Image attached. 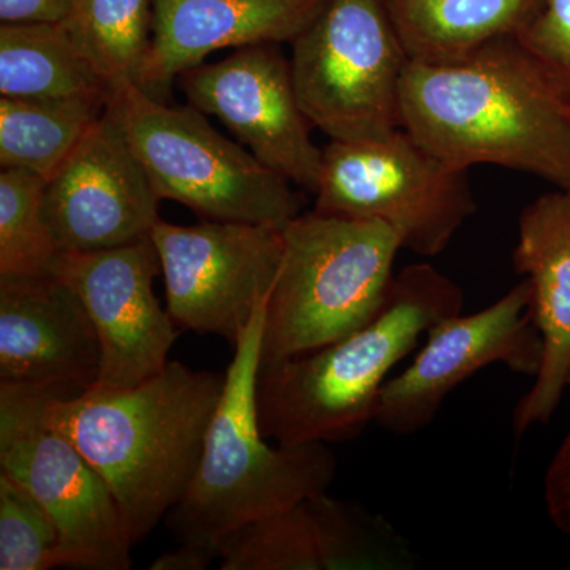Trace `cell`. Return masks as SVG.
<instances>
[{
    "label": "cell",
    "instance_id": "cell-1",
    "mask_svg": "<svg viewBox=\"0 0 570 570\" xmlns=\"http://www.w3.org/2000/svg\"><path fill=\"white\" fill-rule=\"evenodd\" d=\"M403 129L461 170L498 165L570 190V111L513 37L452 61L409 62Z\"/></svg>",
    "mask_w": 570,
    "mask_h": 570
},
{
    "label": "cell",
    "instance_id": "cell-2",
    "mask_svg": "<svg viewBox=\"0 0 570 570\" xmlns=\"http://www.w3.org/2000/svg\"><path fill=\"white\" fill-rule=\"evenodd\" d=\"M224 387L225 373L168 362L135 387L48 400V422L102 475L134 546L189 489Z\"/></svg>",
    "mask_w": 570,
    "mask_h": 570
},
{
    "label": "cell",
    "instance_id": "cell-3",
    "mask_svg": "<svg viewBox=\"0 0 570 570\" xmlns=\"http://www.w3.org/2000/svg\"><path fill=\"white\" fill-rule=\"evenodd\" d=\"M464 294L436 266L407 265L384 306L362 328L306 354L261 365L262 433L281 445L346 442L374 423L393 367L444 318L463 313Z\"/></svg>",
    "mask_w": 570,
    "mask_h": 570
},
{
    "label": "cell",
    "instance_id": "cell-4",
    "mask_svg": "<svg viewBox=\"0 0 570 570\" xmlns=\"http://www.w3.org/2000/svg\"><path fill=\"white\" fill-rule=\"evenodd\" d=\"M266 305L234 347L200 463L181 501L165 517L178 542L217 550L236 528L326 493L335 479L328 444L272 445L262 433L257 377Z\"/></svg>",
    "mask_w": 570,
    "mask_h": 570
},
{
    "label": "cell",
    "instance_id": "cell-5",
    "mask_svg": "<svg viewBox=\"0 0 570 570\" xmlns=\"http://www.w3.org/2000/svg\"><path fill=\"white\" fill-rule=\"evenodd\" d=\"M284 258L266 305L261 365L306 354L373 321L403 249L387 224L298 214L283 228Z\"/></svg>",
    "mask_w": 570,
    "mask_h": 570
},
{
    "label": "cell",
    "instance_id": "cell-6",
    "mask_svg": "<svg viewBox=\"0 0 570 570\" xmlns=\"http://www.w3.org/2000/svg\"><path fill=\"white\" fill-rule=\"evenodd\" d=\"M105 112L118 124L160 200L204 220L284 228L302 212L291 181L228 140L194 107H168L134 81L110 85Z\"/></svg>",
    "mask_w": 570,
    "mask_h": 570
},
{
    "label": "cell",
    "instance_id": "cell-7",
    "mask_svg": "<svg viewBox=\"0 0 570 570\" xmlns=\"http://www.w3.org/2000/svg\"><path fill=\"white\" fill-rule=\"evenodd\" d=\"M409 58L385 0H326L292 41L296 97L333 141H365L403 129Z\"/></svg>",
    "mask_w": 570,
    "mask_h": 570
},
{
    "label": "cell",
    "instance_id": "cell-8",
    "mask_svg": "<svg viewBox=\"0 0 570 570\" xmlns=\"http://www.w3.org/2000/svg\"><path fill=\"white\" fill-rule=\"evenodd\" d=\"M316 212L379 220L403 249L434 257L478 212L468 170L453 167L406 129L324 149Z\"/></svg>",
    "mask_w": 570,
    "mask_h": 570
},
{
    "label": "cell",
    "instance_id": "cell-9",
    "mask_svg": "<svg viewBox=\"0 0 570 570\" xmlns=\"http://www.w3.org/2000/svg\"><path fill=\"white\" fill-rule=\"evenodd\" d=\"M56 392L67 390L0 384V472L47 510L69 568L129 570L135 546L118 502L80 449L48 422Z\"/></svg>",
    "mask_w": 570,
    "mask_h": 570
},
{
    "label": "cell",
    "instance_id": "cell-10",
    "mask_svg": "<svg viewBox=\"0 0 570 570\" xmlns=\"http://www.w3.org/2000/svg\"><path fill=\"white\" fill-rule=\"evenodd\" d=\"M151 238L159 253L167 311L176 325L224 337L235 347L275 288L284 258L283 228L160 220Z\"/></svg>",
    "mask_w": 570,
    "mask_h": 570
},
{
    "label": "cell",
    "instance_id": "cell-11",
    "mask_svg": "<svg viewBox=\"0 0 570 570\" xmlns=\"http://www.w3.org/2000/svg\"><path fill=\"white\" fill-rule=\"evenodd\" d=\"M542 337L531 314L527 279L493 305L444 318L426 333V344L379 395L374 423L395 436L431 425L445 397L483 367L504 365L520 376H538Z\"/></svg>",
    "mask_w": 570,
    "mask_h": 570
},
{
    "label": "cell",
    "instance_id": "cell-12",
    "mask_svg": "<svg viewBox=\"0 0 570 570\" xmlns=\"http://www.w3.org/2000/svg\"><path fill=\"white\" fill-rule=\"evenodd\" d=\"M190 107L214 116L266 167L316 194L324 149L311 138L296 97L291 61L279 43L238 48L181 73Z\"/></svg>",
    "mask_w": 570,
    "mask_h": 570
},
{
    "label": "cell",
    "instance_id": "cell-13",
    "mask_svg": "<svg viewBox=\"0 0 570 570\" xmlns=\"http://www.w3.org/2000/svg\"><path fill=\"white\" fill-rule=\"evenodd\" d=\"M80 296L102 348L91 390L135 387L168 365L179 328L154 294L163 275L151 236L132 245L92 253H62L55 265Z\"/></svg>",
    "mask_w": 570,
    "mask_h": 570
},
{
    "label": "cell",
    "instance_id": "cell-14",
    "mask_svg": "<svg viewBox=\"0 0 570 570\" xmlns=\"http://www.w3.org/2000/svg\"><path fill=\"white\" fill-rule=\"evenodd\" d=\"M160 197L118 124L104 112L45 184L43 212L61 253L149 238Z\"/></svg>",
    "mask_w": 570,
    "mask_h": 570
},
{
    "label": "cell",
    "instance_id": "cell-15",
    "mask_svg": "<svg viewBox=\"0 0 570 570\" xmlns=\"http://www.w3.org/2000/svg\"><path fill=\"white\" fill-rule=\"evenodd\" d=\"M100 365L91 317L61 276H0V384L81 395Z\"/></svg>",
    "mask_w": 570,
    "mask_h": 570
},
{
    "label": "cell",
    "instance_id": "cell-16",
    "mask_svg": "<svg viewBox=\"0 0 570 570\" xmlns=\"http://www.w3.org/2000/svg\"><path fill=\"white\" fill-rule=\"evenodd\" d=\"M513 268L531 285V314L542 337L534 384L513 407L515 441L557 414L570 382V190L540 195L519 217Z\"/></svg>",
    "mask_w": 570,
    "mask_h": 570
},
{
    "label": "cell",
    "instance_id": "cell-17",
    "mask_svg": "<svg viewBox=\"0 0 570 570\" xmlns=\"http://www.w3.org/2000/svg\"><path fill=\"white\" fill-rule=\"evenodd\" d=\"M153 39L135 85L165 102L176 78L223 48L292 43L326 0H153Z\"/></svg>",
    "mask_w": 570,
    "mask_h": 570
},
{
    "label": "cell",
    "instance_id": "cell-18",
    "mask_svg": "<svg viewBox=\"0 0 570 570\" xmlns=\"http://www.w3.org/2000/svg\"><path fill=\"white\" fill-rule=\"evenodd\" d=\"M538 0H385L412 61L463 58L490 41L513 37Z\"/></svg>",
    "mask_w": 570,
    "mask_h": 570
},
{
    "label": "cell",
    "instance_id": "cell-19",
    "mask_svg": "<svg viewBox=\"0 0 570 570\" xmlns=\"http://www.w3.org/2000/svg\"><path fill=\"white\" fill-rule=\"evenodd\" d=\"M110 85L78 51L62 24H2L0 97L24 100H99Z\"/></svg>",
    "mask_w": 570,
    "mask_h": 570
},
{
    "label": "cell",
    "instance_id": "cell-20",
    "mask_svg": "<svg viewBox=\"0 0 570 570\" xmlns=\"http://www.w3.org/2000/svg\"><path fill=\"white\" fill-rule=\"evenodd\" d=\"M105 108L99 100L0 97V165L50 178Z\"/></svg>",
    "mask_w": 570,
    "mask_h": 570
},
{
    "label": "cell",
    "instance_id": "cell-21",
    "mask_svg": "<svg viewBox=\"0 0 570 570\" xmlns=\"http://www.w3.org/2000/svg\"><path fill=\"white\" fill-rule=\"evenodd\" d=\"M153 0H75L62 22L108 85L137 80L153 39Z\"/></svg>",
    "mask_w": 570,
    "mask_h": 570
},
{
    "label": "cell",
    "instance_id": "cell-22",
    "mask_svg": "<svg viewBox=\"0 0 570 570\" xmlns=\"http://www.w3.org/2000/svg\"><path fill=\"white\" fill-rule=\"evenodd\" d=\"M321 546L322 570L407 569L415 558L406 540L377 513L326 493L306 499Z\"/></svg>",
    "mask_w": 570,
    "mask_h": 570
},
{
    "label": "cell",
    "instance_id": "cell-23",
    "mask_svg": "<svg viewBox=\"0 0 570 570\" xmlns=\"http://www.w3.org/2000/svg\"><path fill=\"white\" fill-rule=\"evenodd\" d=\"M45 184L32 171H0V276L55 273L62 253L45 217Z\"/></svg>",
    "mask_w": 570,
    "mask_h": 570
},
{
    "label": "cell",
    "instance_id": "cell-24",
    "mask_svg": "<svg viewBox=\"0 0 570 570\" xmlns=\"http://www.w3.org/2000/svg\"><path fill=\"white\" fill-rule=\"evenodd\" d=\"M223 570H322L316 524L306 501L247 521L220 540Z\"/></svg>",
    "mask_w": 570,
    "mask_h": 570
},
{
    "label": "cell",
    "instance_id": "cell-25",
    "mask_svg": "<svg viewBox=\"0 0 570 570\" xmlns=\"http://www.w3.org/2000/svg\"><path fill=\"white\" fill-rule=\"evenodd\" d=\"M69 568L61 535L43 505L0 472V570Z\"/></svg>",
    "mask_w": 570,
    "mask_h": 570
},
{
    "label": "cell",
    "instance_id": "cell-26",
    "mask_svg": "<svg viewBox=\"0 0 570 570\" xmlns=\"http://www.w3.org/2000/svg\"><path fill=\"white\" fill-rule=\"evenodd\" d=\"M513 39L570 111V0H538Z\"/></svg>",
    "mask_w": 570,
    "mask_h": 570
},
{
    "label": "cell",
    "instance_id": "cell-27",
    "mask_svg": "<svg viewBox=\"0 0 570 570\" xmlns=\"http://www.w3.org/2000/svg\"><path fill=\"white\" fill-rule=\"evenodd\" d=\"M543 499L551 523L562 534L570 535V430L547 468Z\"/></svg>",
    "mask_w": 570,
    "mask_h": 570
},
{
    "label": "cell",
    "instance_id": "cell-28",
    "mask_svg": "<svg viewBox=\"0 0 570 570\" xmlns=\"http://www.w3.org/2000/svg\"><path fill=\"white\" fill-rule=\"evenodd\" d=\"M75 0H0L2 24H62L73 10Z\"/></svg>",
    "mask_w": 570,
    "mask_h": 570
},
{
    "label": "cell",
    "instance_id": "cell-29",
    "mask_svg": "<svg viewBox=\"0 0 570 570\" xmlns=\"http://www.w3.org/2000/svg\"><path fill=\"white\" fill-rule=\"evenodd\" d=\"M219 558V551L200 543L179 542L176 550L167 551L153 561L149 570H205Z\"/></svg>",
    "mask_w": 570,
    "mask_h": 570
},
{
    "label": "cell",
    "instance_id": "cell-30",
    "mask_svg": "<svg viewBox=\"0 0 570 570\" xmlns=\"http://www.w3.org/2000/svg\"><path fill=\"white\" fill-rule=\"evenodd\" d=\"M569 389H570V382H569Z\"/></svg>",
    "mask_w": 570,
    "mask_h": 570
}]
</instances>
